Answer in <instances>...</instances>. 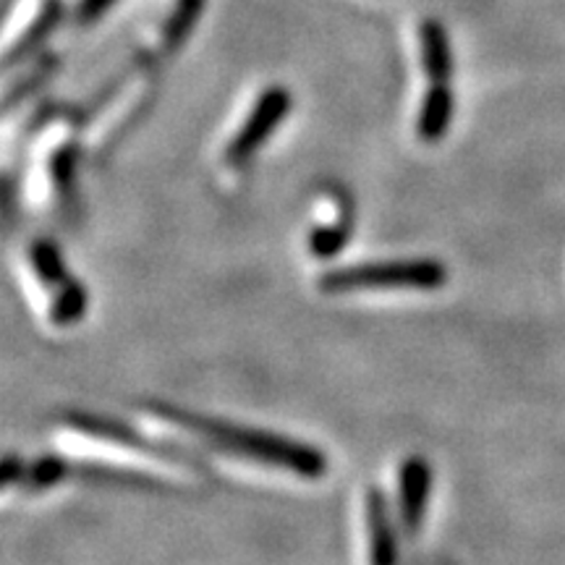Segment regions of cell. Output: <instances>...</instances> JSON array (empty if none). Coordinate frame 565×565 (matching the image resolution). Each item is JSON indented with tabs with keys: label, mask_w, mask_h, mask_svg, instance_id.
<instances>
[{
	"label": "cell",
	"mask_w": 565,
	"mask_h": 565,
	"mask_svg": "<svg viewBox=\"0 0 565 565\" xmlns=\"http://www.w3.org/2000/svg\"><path fill=\"white\" fill-rule=\"evenodd\" d=\"M366 540H370V565H398V536L385 494L380 490L366 492Z\"/></svg>",
	"instance_id": "8992f818"
},
{
	"label": "cell",
	"mask_w": 565,
	"mask_h": 565,
	"mask_svg": "<svg viewBox=\"0 0 565 565\" xmlns=\"http://www.w3.org/2000/svg\"><path fill=\"white\" fill-rule=\"evenodd\" d=\"M429 492H433V469L424 458L414 456L401 466L398 475V524L404 534L416 536L427 515Z\"/></svg>",
	"instance_id": "277c9868"
},
{
	"label": "cell",
	"mask_w": 565,
	"mask_h": 565,
	"mask_svg": "<svg viewBox=\"0 0 565 565\" xmlns=\"http://www.w3.org/2000/svg\"><path fill=\"white\" fill-rule=\"evenodd\" d=\"M422 55L424 68H427L433 87H448L450 79V45L445 38V30L435 21H427L422 26Z\"/></svg>",
	"instance_id": "52a82bcc"
},
{
	"label": "cell",
	"mask_w": 565,
	"mask_h": 565,
	"mask_svg": "<svg viewBox=\"0 0 565 565\" xmlns=\"http://www.w3.org/2000/svg\"><path fill=\"white\" fill-rule=\"evenodd\" d=\"M113 0H82V19H95L108 9Z\"/></svg>",
	"instance_id": "9c48e42d"
},
{
	"label": "cell",
	"mask_w": 565,
	"mask_h": 565,
	"mask_svg": "<svg viewBox=\"0 0 565 565\" xmlns=\"http://www.w3.org/2000/svg\"><path fill=\"white\" fill-rule=\"evenodd\" d=\"M450 113H454V97L448 87H433L429 95L424 97V108L419 118V134L427 141L445 137L450 124Z\"/></svg>",
	"instance_id": "ba28073f"
},
{
	"label": "cell",
	"mask_w": 565,
	"mask_h": 565,
	"mask_svg": "<svg viewBox=\"0 0 565 565\" xmlns=\"http://www.w3.org/2000/svg\"><path fill=\"white\" fill-rule=\"evenodd\" d=\"M288 105H291V97H288L286 89H270L265 92L263 100L257 103V108L249 116V121L244 124V129L238 131V137L231 141L228 147V160L231 162H244L249 160L254 152L259 150V145L270 137L275 126L282 116H286Z\"/></svg>",
	"instance_id": "5b68a950"
},
{
	"label": "cell",
	"mask_w": 565,
	"mask_h": 565,
	"mask_svg": "<svg viewBox=\"0 0 565 565\" xmlns=\"http://www.w3.org/2000/svg\"><path fill=\"white\" fill-rule=\"evenodd\" d=\"M448 273L437 259H387V263L351 265L330 270L320 278L324 294L372 291V288H419L433 291L445 286Z\"/></svg>",
	"instance_id": "7a4b0ae2"
},
{
	"label": "cell",
	"mask_w": 565,
	"mask_h": 565,
	"mask_svg": "<svg viewBox=\"0 0 565 565\" xmlns=\"http://www.w3.org/2000/svg\"><path fill=\"white\" fill-rule=\"evenodd\" d=\"M32 267L42 286L53 288L55 299L51 303V320L61 328L82 320L87 312V291L76 280L68 278L58 249L51 242H38L32 246Z\"/></svg>",
	"instance_id": "3957f363"
},
{
	"label": "cell",
	"mask_w": 565,
	"mask_h": 565,
	"mask_svg": "<svg viewBox=\"0 0 565 565\" xmlns=\"http://www.w3.org/2000/svg\"><path fill=\"white\" fill-rule=\"evenodd\" d=\"M160 414L166 416V422L189 429V433L196 437H204L210 445L225 450V454L252 458V461L275 466V469L291 471V475L307 479H317L328 471V458H324L320 450L309 448V445L303 443L288 440V437L202 419V416L175 412V408H160Z\"/></svg>",
	"instance_id": "6da1fadb"
}]
</instances>
